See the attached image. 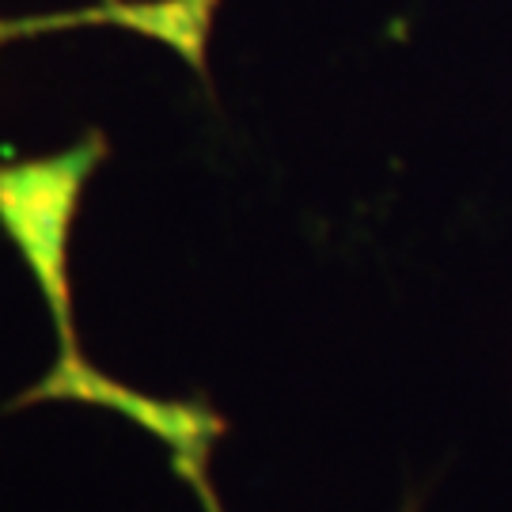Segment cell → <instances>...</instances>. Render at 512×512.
I'll return each instance as SVG.
<instances>
[{"mask_svg": "<svg viewBox=\"0 0 512 512\" xmlns=\"http://www.w3.org/2000/svg\"><path fill=\"white\" fill-rule=\"evenodd\" d=\"M103 137L92 133L84 145L69 148L50 160L35 164L0 167V224L35 270L42 293L50 300L61 330V368H80L73 346V323H69V285H65V239L73 224L80 190L88 183L92 167L103 160Z\"/></svg>", "mask_w": 512, "mask_h": 512, "instance_id": "6da1fadb", "label": "cell"}, {"mask_svg": "<svg viewBox=\"0 0 512 512\" xmlns=\"http://www.w3.org/2000/svg\"><path fill=\"white\" fill-rule=\"evenodd\" d=\"M217 0H160V4H110L95 16H110L114 23H126L137 31H148L156 38L175 42L190 65L205 69V35H209V16H213Z\"/></svg>", "mask_w": 512, "mask_h": 512, "instance_id": "7a4b0ae2", "label": "cell"}]
</instances>
